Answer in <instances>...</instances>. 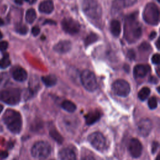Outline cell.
I'll use <instances>...</instances> for the list:
<instances>
[{"label":"cell","instance_id":"obj_37","mask_svg":"<svg viewBox=\"0 0 160 160\" xmlns=\"http://www.w3.org/2000/svg\"><path fill=\"white\" fill-rule=\"evenodd\" d=\"M47 23H49L51 24H56V22L54 21L53 20H51V19H47L46 21H44V24H47Z\"/></svg>","mask_w":160,"mask_h":160},{"label":"cell","instance_id":"obj_39","mask_svg":"<svg viewBox=\"0 0 160 160\" xmlns=\"http://www.w3.org/2000/svg\"><path fill=\"white\" fill-rule=\"evenodd\" d=\"M149 81L153 83H156L158 82V80L154 77H151V79H149Z\"/></svg>","mask_w":160,"mask_h":160},{"label":"cell","instance_id":"obj_19","mask_svg":"<svg viewBox=\"0 0 160 160\" xmlns=\"http://www.w3.org/2000/svg\"><path fill=\"white\" fill-rule=\"evenodd\" d=\"M100 118V112L98 111L89 112L85 116L86 122L88 124H92L96 122Z\"/></svg>","mask_w":160,"mask_h":160},{"label":"cell","instance_id":"obj_31","mask_svg":"<svg viewBox=\"0 0 160 160\" xmlns=\"http://www.w3.org/2000/svg\"><path fill=\"white\" fill-rule=\"evenodd\" d=\"M159 60H160V56L158 53H156L154 54L151 58L152 62L154 64H159Z\"/></svg>","mask_w":160,"mask_h":160},{"label":"cell","instance_id":"obj_44","mask_svg":"<svg viewBox=\"0 0 160 160\" xmlns=\"http://www.w3.org/2000/svg\"><path fill=\"white\" fill-rule=\"evenodd\" d=\"M156 160H160V157H159V155H158L156 158Z\"/></svg>","mask_w":160,"mask_h":160},{"label":"cell","instance_id":"obj_17","mask_svg":"<svg viewBox=\"0 0 160 160\" xmlns=\"http://www.w3.org/2000/svg\"><path fill=\"white\" fill-rule=\"evenodd\" d=\"M38 9L41 12L50 14L54 10V3L52 0H44L39 4Z\"/></svg>","mask_w":160,"mask_h":160},{"label":"cell","instance_id":"obj_10","mask_svg":"<svg viewBox=\"0 0 160 160\" xmlns=\"http://www.w3.org/2000/svg\"><path fill=\"white\" fill-rule=\"evenodd\" d=\"M62 28L64 32L69 34H75L80 30L79 23L71 18H66L61 22Z\"/></svg>","mask_w":160,"mask_h":160},{"label":"cell","instance_id":"obj_30","mask_svg":"<svg viewBox=\"0 0 160 160\" xmlns=\"http://www.w3.org/2000/svg\"><path fill=\"white\" fill-rule=\"evenodd\" d=\"M150 48L151 46L149 43H148L147 42H144L139 46V51H148L150 49Z\"/></svg>","mask_w":160,"mask_h":160},{"label":"cell","instance_id":"obj_11","mask_svg":"<svg viewBox=\"0 0 160 160\" xmlns=\"http://www.w3.org/2000/svg\"><path fill=\"white\" fill-rule=\"evenodd\" d=\"M152 124L150 119L148 118H143L141 119L137 125L138 131L139 134L144 137L148 136L151 131Z\"/></svg>","mask_w":160,"mask_h":160},{"label":"cell","instance_id":"obj_32","mask_svg":"<svg viewBox=\"0 0 160 160\" xmlns=\"http://www.w3.org/2000/svg\"><path fill=\"white\" fill-rule=\"evenodd\" d=\"M8 47V43L6 41H2L0 42V51H5Z\"/></svg>","mask_w":160,"mask_h":160},{"label":"cell","instance_id":"obj_38","mask_svg":"<svg viewBox=\"0 0 160 160\" xmlns=\"http://www.w3.org/2000/svg\"><path fill=\"white\" fill-rule=\"evenodd\" d=\"M82 160H95V159L91 156H86L84 158H83Z\"/></svg>","mask_w":160,"mask_h":160},{"label":"cell","instance_id":"obj_1","mask_svg":"<svg viewBox=\"0 0 160 160\" xmlns=\"http://www.w3.org/2000/svg\"><path fill=\"white\" fill-rule=\"evenodd\" d=\"M124 29V36L128 42H134L141 38L142 29L140 23L137 20V15L135 13L129 14L126 18Z\"/></svg>","mask_w":160,"mask_h":160},{"label":"cell","instance_id":"obj_15","mask_svg":"<svg viewBox=\"0 0 160 160\" xmlns=\"http://www.w3.org/2000/svg\"><path fill=\"white\" fill-rule=\"evenodd\" d=\"M71 48V42L69 41L62 40L54 46V50L58 53H66Z\"/></svg>","mask_w":160,"mask_h":160},{"label":"cell","instance_id":"obj_7","mask_svg":"<svg viewBox=\"0 0 160 160\" xmlns=\"http://www.w3.org/2000/svg\"><path fill=\"white\" fill-rule=\"evenodd\" d=\"M81 81L84 88L88 91H94L97 89L98 82L94 74L89 70H84L81 74Z\"/></svg>","mask_w":160,"mask_h":160},{"label":"cell","instance_id":"obj_24","mask_svg":"<svg viewBox=\"0 0 160 160\" xmlns=\"http://www.w3.org/2000/svg\"><path fill=\"white\" fill-rule=\"evenodd\" d=\"M99 37L98 36L93 32H91L89 33L84 39V44L86 46H89L94 42H95L96 41H98Z\"/></svg>","mask_w":160,"mask_h":160},{"label":"cell","instance_id":"obj_28","mask_svg":"<svg viewBox=\"0 0 160 160\" xmlns=\"http://www.w3.org/2000/svg\"><path fill=\"white\" fill-rule=\"evenodd\" d=\"M16 31L21 34H26L28 32V27L24 25V24H19L18 25H16Z\"/></svg>","mask_w":160,"mask_h":160},{"label":"cell","instance_id":"obj_43","mask_svg":"<svg viewBox=\"0 0 160 160\" xmlns=\"http://www.w3.org/2000/svg\"><path fill=\"white\" fill-rule=\"evenodd\" d=\"M2 109H3V106H2L1 104H0V113L1 112V111H2Z\"/></svg>","mask_w":160,"mask_h":160},{"label":"cell","instance_id":"obj_25","mask_svg":"<svg viewBox=\"0 0 160 160\" xmlns=\"http://www.w3.org/2000/svg\"><path fill=\"white\" fill-rule=\"evenodd\" d=\"M150 94V89L148 87L142 88L138 92V98L141 101H144L148 98Z\"/></svg>","mask_w":160,"mask_h":160},{"label":"cell","instance_id":"obj_14","mask_svg":"<svg viewBox=\"0 0 160 160\" xmlns=\"http://www.w3.org/2000/svg\"><path fill=\"white\" fill-rule=\"evenodd\" d=\"M137 0H114L112 2V9L115 11L121 10L133 5Z\"/></svg>","mask_w":160,"mask_h":160},{"label":"cell","instance_id":"obj_8","mask_svg":"<svg viewBox=\"0 0 160 160\" xmlns=\"http://www.w3.org/2000/svg\"><path fill=\"white\" fill-rule=\"evenodd\" d=\"M88 141L91 146L98 151H102L106 148V139L99 132H94L88 136Z\"/></svg>","mask_w":160,"mask_h":160},{"label":"cell","instance_id":"obj_16","mask_svg":"<svg viewBox=\"0 0 160 160\" xmlns=\"http://www.w3.org/2000/svg\"><path fill=\"white\" fill-rule=\"evenodd\" d=\"M60 160H76L75 152L70 148L62 149L58 154Z\"/></svg>","mask_w":160,"mask_h":160},{"label":"cell","instance_id":"obj_18","mask_svg":"<svg viewBox=\"0 0 160 160\" xmlns=\"http://www.w3.org/2000/svg\"><path fill=\"white\" fill-rule=\"evenodd\" d=\"M28 74L24 69L21 67L16 68L12 72L13 78L19 82H22L25 81L27 78Z\"/></svg>","mask_w":160,"mask_h":160},{"label":"cell","instance_id":"obj_42","mask_svg":"<svg viewBox=\"0 0 160 160\" xmlns=\"http://www.w3.org/2000/svg\"><path fill=\"white\" fill-rule=\"evenodd\" d=\"M3 24H4V21H3V20L0 18V26H2V25H3Z\"/></svg>","mask_w":160,"mask_h":160},{"label":"cell","instance_id":"obj_36","mask_svg":"<svg viewBox=\"0 0 160 160\" xmlns=\"http://www.w3.org/2000/svg\"><path fill=\"white\" fill-rule=\"evenodd\" d=\"M156 36V32L155 31H152L150 33L149 36V38L151 39V40H152Z\"/></svg>","mask_w":160,"mask_h":160},{"label":"cell","instance_id":"obj_26","mask_svg":"<svg viewBox=\"0 0 160 160\" xmlns=\"http://www.w3.org/2000/svg\"><path fill=\"white\" fill-rule=\"evenodd\" d=\"M10 59L9 58V54L8 53H5L3 57L0 60V68H6L10 65Z\"/></svg>","mask_w":160,"mask_h":160},{"label":"cell","instance_id":"obj_45","mask_svg":"<svg viewBox=\"0 0 160 160\" xmlns=\"http://www.w3.org/2000/svg\"><path fill=\"white\" fill-rule=\"evenodd\" d=\"M2 38V34L1 33V32L0 31V39H1Z\"/></svg>","mask_w":160,"mask_h":160},{"label":"cell","instance_id":"obj_22","mask_svg":"<svg viewBox=\"0 0 160 160\" xmlns=\"http://www.w3.org/2000/svg\"><path fill=\"white\" fill-rule=\"evenodd\" d=\"M61 107L62 108V109L69 112H74L76 109V105L72 102L69 100L64 101L61 104Z\"/></svg>","mask_w":160,"mask_h":160},{"label":"cell","instance_id":"obj_27","mask_svg":"<svg viewBox=\"0 0 160 160\" xmlns=\"http://www.w3.org/2000/svg\"><path fill=\"white\" fill-rule=\"evenodd\" d=\"M49 134L51 136V137L56 140L58 143H62L63 139L62 136L58 133V132L56 129H52L49 132Z\"/></svg>","mask_w":160,"mask_h":160},{"label":"cell","instance_id":"obj_2","mask_svg":"<svg viewBox=\"0 0 160 160\" xmlns=\"http://www.w3.org/2000/svg\"><path fill=\"white\" fill-rule=\"evenodd\" d=\"M3 121L8 128L13 133H19L22 128V119L20 114L12 109H8L3 115Z\"/></svg>","mask_w":160,"mask_h":160},{"label":"cell","instance_id":"obj_3","mask_svg":"<svg viewBox=\"0 0 160 160\" xmlns=\"http://www.w3.org/2000/svg\"><path fill=\"white\" fill-rule=\"evenodd\" d=\"M84 13L92 19H98L102 15V8L96 0H84L82 4Z\"/></svg>","mask_w":160,"mask_h":160},{"label":"cell","instance_id":"obj_34","mask_svg":"<svg viewBox=\"0 0 160 160\" xmlns=\"http://www.w3.org/2000/svg\"><path fill=\"white\" fill-rule=\"evenodd\" d=\"M158 147H159V143L156 141H154L152 144V148H151L152 152L154 153L157 151Z\"/></svg>","mask_w":160,"mask_h":160},{"label":"cell","instance_id":"obj_33","mask_svg":"<svg viewBox=\"0 0 160 160\" xmlns=\"http://www.w3.org/2000/svg\"><path fill=\"white\" fill-rule=\"evenodd\" d=\"M31 32L34 36H38L40 32L39 28L38 26H34L31 29Z\"/></svg>","mask_w":160,"mask_h":160},{"label":"cell","instance_id":"obj_6","mask_svg":"<svg viewBox=\"0 0 160 160\" xmlns=\"http://www.w3.org/2000/svg\"><path fill=\"white\" fill-rule=\"evenodd\" d=\"M21 98V92L19 89L9 88L0 92V100L10 105H14L19 102Z\"/></svg>","mask_w":160,"mask_h":160},{"label":"cell","instance_id":"obj_5","mask_svg":"<svg viewBox=\"0 0 160 160\" xmlns=\"http://www.w3.org/2000/svg\"><path fill=\"white\" fill-rule=\"evenodd\" d=\"M51 151V146L48 142L40 141L33 145L31 149V154L35 158L43 159L50 154Z\"/></svg>","mask_w":160,"mask_h":160},{"label":"cell","instance_id":"obj_29","mask_svg":"<svg viewBox=\"0 0 160 160\" xmlns=\"http://www.w3.org/2000/svg\"><path fill=\"white\" fill-rule=\"evenodd\" d=\"M148 104L149 108L151 109L156 108V107L158 106V100H157L156 98L154 97V96L150 98L148 100Z\"/></svg>","mask_w":160,"mask_h":160},{"label":"cell","instance_id":"obj_9","mask_svg":"<svg viewBox=\"0 0 160 160\" xmlns=\"http://www.w3.org/2000/svg\"><path fill=\"white\" fill-rule=\"evenodd\" d=\"M113 92L118 96L125 97L128 96L131 91L129 83L123 79H118L112 85Z\"/></svg>","mask_w":160,"mask_h":160},{"label":"cell","instance_id":"obj_13","mask_svg":"<svg viewBox=\"0 0 160 160\" xmlns=\"http://www.w3.org/2000/svg\"><path fill=\"white\" fill-rule=\"evenodd\" d=\"M150 71V68L146 64H138L134 66L133 74L134 77L137 78H144Z\"/></svg>","mask_w":160,"mask_h":160},{"label":"cell","instance_id":"obj_4","mask_svg":"<svg viewBox=\"0 0 160 160\" xmlns=\"http://www.w3.org/2000/svg\"><path fill=\"white\" fill-rule=\"evenodd\" d=\"M142 18L148 24L157 25L159 20V11L157 5L153 2L147 4L142 12Z\"/></svg>","mask_w":160,"mask_h":160},{"label":"cell","instance_id":"obj_23","mask_svg":"<svg viewBox=\"0 0 160 160\" xmlns=\"http://www.w3.org/2000/svg\"><path fill=\"white\" fill-rule=\"evenodd\" d=\"M36 18V13L34 9H29L26 13V20L28 23H32Z\"/></svg>","mask_w":160,"mask_h":160},{"label":"cell","instance_id":"obj_12","mask_svg":"<svg viewBox=\"0 0 160 160\" xmlns=\"http://www.w3.org/2000/svg\"><path fill=\"white\" fill-rule=\"evenodd\" d=\"M128 149L132 157L137 158L141 155L142 146L138 139L132 138L129 142Z\"/></svg>","mask_w":160,"mask_h":160},{"label":"cell","instance_id":"obj_35","mask_svg":"<svg viewBox=\"0 0 160 160\" xmlns=\"http://www.w3.org/2000/svg\"><path fill=\"white\" fill-rule=\"evenodd\" d=\"M128 56L129 59H133L134 57H135V55H134V52L132 50H129L128 52Z\"/></svg>","mask_w":160,"mask_h":160},{"label":"cell","instance_id":"obj_41","mask_svg":"<svg viewBox=\"0 0 160 160\" xmlns=\"http://www.w3.org/2000/svg\"><path fill=\"white\" fill-rule=\"evenodd\" d=\"M22 0H16V2L18 3V4H21L22 2Z\"/></svg>","mask_w":160,"mask_h":160},{"label":"cell","instance_id":"obj_21","mask_svg":"<svg viewBox=\"0 0 160 160\" xmlns=\"http://www.w3.org/2000/svg\"><path fill=\"white\" fill-rule=\"evenodd\" d=\"M42 81L47 86H52L56 84L57 82V78L53 74H49L45 76H42Z\"/></svg>","mask_w":160,"mask_h":160},{"label":"cell","instance_id":"obj_40","mask_svg":"<svg viewBox=\"0 0 160 160\" xmlns=\"http://www.w3.org/2000/svg\"><path fill=\"white\" fill-rule=\"evenodd\" d=\"M159 39H158V40H157V41H156V46H157V48H158V49H159Z\"/></svg>","mask_w":160,"mask_h":160},{"label":"cell","instance_id":"obj_20","mask_svg":"<svg viewBox=\"0 0 160 160\" xmlns=\"http://www.w3.org/2000/svg\"><path fill=\"white\" fill-rule=\"evenodd\" d=\"M110 31L114 37H118L121 32V24L118 20H112L110 24Z\"/></svg>","mask_w":160,"mask_h":160}]
</instances>
